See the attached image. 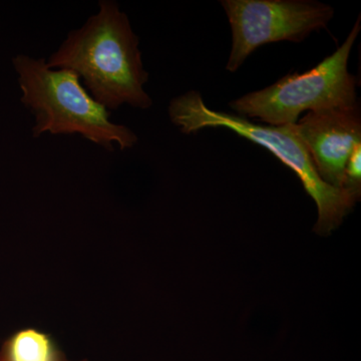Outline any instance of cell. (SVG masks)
<instances>
[{"mask_svg":"<svg viewBox=\"0 0 361 361\" xmlns=\"http://www.w3.org/2000/svg\"><path fill=\"white\" fill-rule=\"evenodd\" d=\"M139 44V37L120 6L114 0H102L99 11L68 33L47 65L73 71L106 110H118L123 104L147 110L153 101L144 89L149 73Z\"/></svg>","mask_w":361,"mask_h":361,"instance_id":"6da1fadb","label":"cell"},{"mask_svg":"<svg viewBox=\"0 0 361 361\" xmlns=\"http://www.w3.org/2000/svg\"><path fill=\"white\" fill-rule=\"evenodd\" d=\"M23 96L35 116L32 137L80 135L106 151L132 149L137 135L111 121V111L97 103L73 71L49 68L44 59L20 54L13 59Z\"/></svg>","mask_w":361,"mask_h":361,"instance_id":"7a4b0ae2","label":"cell"},{"mask_svg":"<svg viewBox=\"0 0 361 361\" xmlns=\"http://www.w3.org/2000/svg\"><path fill=\"white\" fill-rule=\"evenodd\" d=\"M170 120L183 134H193L206 128H226L264 147L302 183L317 206L316 232L326 235L336 229L353 210L358 199L348 191L326 184L319 177L310 154L294 130V125L262 126L225 111H214L204 103L198 92H189L172 99Z\"/></svg>","mask_w":361,"mask_h":361,"instance_id":"3957f363","label":"cell"},{"mask_svg":"<svg viewBox=\"0 0 361 361\" xmlns=\"http://www.w3.org/2000/svg\"><path fill=\"white\" fill-rule=\"evenodd\" d=\"M360 16L348 39L329 58L303 73L280 78L264 90L250 92L229 106L242 118L268 126L294 125L303 111L351 108L358 104L357 78L348 71L349 56L361 28Z\"/></svg>","mask_w":361,"mask_h":361,"instance_id":"277c9868","label":"cell"},{"mask_svg":"<svg viewBox=\"0 0 361 361\" xmlns=\"http://www.w3.org/2000/svg\"><path fill=\"white\" fill-rule=\"evenodd\" d=\"M232 28V49L226 70L235 73L262 45L301 42L326 28L334 7L308 0H222Z\"/></svg>","mask_w":361,"mask_h":361,"instance_id":"5b68a950","label":"cell"},{"mask_svg":"<svg viewBox=\"0 0 361 361\" xmlns=\"http://www.w3.org/2000/svg\"><path fill=\"white\" fill-rule=\"evenodd\" d=\"M318 175L341 189L344 169L353 149L361 142L360 104L351 108L310 111L294 125Z\"/></svg>","mask_w":361,"mask_h":361,"instance_id":"8992f818","label":"cell"},{"mask_svg":"<svg viewBox=\"0 0 361 361\" xmlns=\"http://www.w3.org/2000/svg\"><path fill=\"white\" fill-rule=\"evenodd\" d=\"M0 350L8 361H68L51 334L33 327L14 332Z\"/></svg>","mask_w":361,"mask_h":361,"instance_id":"52a82bcc","label":"cell"},{"mask_svg":"<svg viewBox=\"0 0 361 361\" xmlns=\"http://www.w3.org/2000/svg\"><path fill=\"white\" fill-rule=\"evenodd\" d=\"M341 189L353 195L360 200L361 192V142L353 148L344 169Z\"/></svg>","mask_w":361,"mask_h":361,"instance_id":"ba28073f","label":"cell"},{"mask_svg":"<svg viewBox=\"0 0 361 361\" xmlns=\"http://www.w3.org/2000/svg\"><path fill=\"white\" fill-rule=\"evenodd\" d=\"M0 361H8V360H7V358L6 357V355H4V353H2L1 350H0ZM68 361H89V360H68Z\"/></svg>","mask_w":361,"mask_h":361,"instance_id":"9c48e42d","label":"cell"}]
</instances>
